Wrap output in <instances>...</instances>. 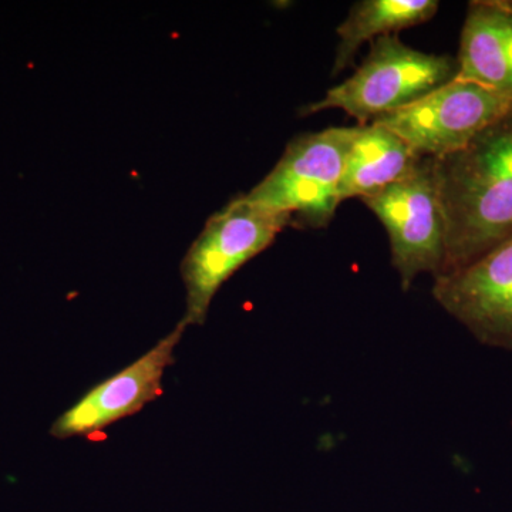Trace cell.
<instances>
[{"label": "cell", "instance_id": "2", "mask_svg": "<svg viewBox=\"0 0 512 512\" xmlns=\"http://www.w3.org/2000/svg\"><path fill=\"white\" fill-rule=\"evenodd\" d=\"M457 72L451 57L420 52L397 35L379 37L359 69L303 113L343 110L365 126L423 99L456 79Z\"/></svg>", "mask_w": 512, "mask_h": 512}, {"label": "cell", "instance_id": "5", "mask_svg": "<svg viewBox=\"0 0 512 512\" xmlns=\"http://www.w3.org/2000/svg\"><path fill=\"white\" fill-rule=\"evenodd\" d=\"M389 235L392 264L403 291L417 276L443 271L446 229L441 215L433 158H421L412 173L362 200Z\"/></svg>", "mask_w": 512, "mask_h": 512}, {"label": "cell", "instance_id": "3", "mask_svg": "<svg viewBox=\"0 0 512 512\" xmlns=\"http://www.w3.org/2000/svg\"><path fill=\"white\" fill-rule=\"evenodd\" d=\"M292 218L248 200L245 195L212 215L188 249L181 276L187 291L183 322L201 326L212 299L238 269L271 247Z\"/></svg>", "mask_w": 512, "mask_h": 512}, {"label": "cell", "instance_id": "6", "mask_svg": "<svg viewBox=\"0 0 512 512\" xmlns=\"http://www.w3.org/2000/svg\"><path fill=\"white\" fill-rule=\"evenodd\" d=\"M511 110V93L456 77L416 103L375 121L402 138L417 156L441 158L466 147Z\"/></svg>", "mask_w": 512, "mask_h": 512}, {"label": "cell", "instance_id": "8", "mask_svg": "<svg viewBox=\"0 0 512 512\" xmlns=\"http://www.w3.org/2000/svg\"><path fill=\"white\" fill-rule=\"evenodd\" d=\"M185 329L184 322L178 323L173 332L136 362L96 384L53 423L50 434L59 440L90 437L156 400L163 390L165 370L174 363L175 348Z\"/></svg>", "mask_w": 512, "mask_h": 512}, {"label": "cell", "instance_id": "11", "mask_svg": "<svg viewBox=\"0 0 512 512\" xmlns=\"http://www.w3.org/2000/svg\"><path fill=\"white\" fill-rule=\"evenodd\" d=\"M439 10L437 0H362L350 8L339 26L332 74L348 69L360 46L379 37L397 35L400 30L429 22Z\"/></svg>", "mask_w": 512, "mask_h": 512}, {"label": "cell", "instance_id": "9", "mask_svg": "<svg viewBox=\"0 0 512 512\" xmlns=\"http://www.w3.org/2000/svg\"><path fill=\"white\" fill-rule=\"evenodd\" d=\"M457 77L512 94V2H471L461 32Z\"/></svg>", "mask_w": 512, "mask_h": 512}, {"label": "cell", "instance_id": "4", "mask_svg": "<svg viewBox=\"0 0 512 512\" xmlns=\"http://www.w3.org/2000/svg\"><path fill=\"white\" fill-rule=\"evenodd\" d=\"M357 127H330L291 141L284 156L245 197L268 210L293 215L306 227L329 225Z\"/></svg>", "mask_w": 512, "mask_h": 512}, {"label": "cell", "instance_id": "1", "mask_svg": "<svg viewBox=\"0 0 512 512\" xmlns=\"http://www.w3.org/2000/svg\"><path fill=\"white\" fill-rule=\"evenodd\" d=\"M433 167L446 229L444 275L512 237V110L457 153L433 158Z\"/></svg>", "mask_w": 512, "mask_h": 512}, {"label": "cell", "instance_id": "7", "mask_svg": "<svg viewBox=\"0 0 512 512\" xmlns=\"http://www.w3.org/2000/svg\"><path fill=\"white\" fill-rule=\"evenodd\" d=\"M434 279L431 293L448 315L483 345L512 350V237Z\"/></svg>", "mask_w": 512, "mask_h": 512}, {"label": "cell", "instance_id": "10", "mask_svg": "<svg viewBox=\"0 0 512 512\" xmlns=\"http://www.w3.org/2000/svg\"><path fill=\"white\" fill-rule=\"evenodd\" d=\"M423 157L382 124L357 126L340 181V202L373 197L412 173Z\"/></svg>", "mask_w": 512, "mask_h": 512}]
</instances>
